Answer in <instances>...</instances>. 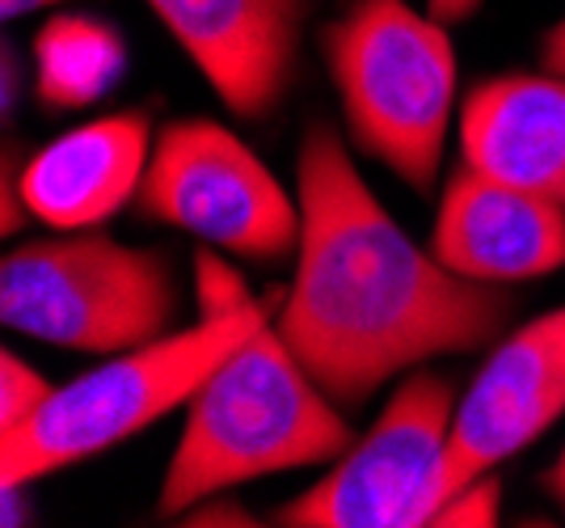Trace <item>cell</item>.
I'll list each match as a JSON object with an SVG mask.
<instances>
[{
  "instance_id": "12",
  "label": "cell",
  "mask_w": 565,
  "mask_h": 528,
  "mask_svg": "<svg viewBox=\"0 0 565 528\" xmlns=\"http://www.w3.org/2000/svg\"><path fill=\"white\" fill-rule=\"evenodd\" d=\"M460 161L565 208V76L477 81L460 106Z\"/></svg>"
},
{
  "instance_id": "19",
  "label": "cell",
  "mask_w": 565,
  "mask_h": 528,
  "mask_svg": "<svg viewBox=\"0 0 565 528\" xmlns=\"http://www.w3.org/2000/svg\"><path fill=\"white\" fill-rule=\"evenodd\" d=\"M541 68L565 76V18L557 25H548L541 39Z\"/></svg>"
},
{
  "instance_id": "16",
  "label": "cell",
  "mask_w": 565,
  "mask_h": 528,
  "mask_svg": "<svg viewBox=\"0 0 565 528\" xmlns=\"http://www.w3.org/2000/svg\"><path fill=\"white\" fill-rule=\"evenodd\" d=\"M502 516V482L494 474H481L469 486H460L456 495H448L439 507H430L426 525L435 528H490Z\"/></svg>"
},
{
  "instance_id": "17",
  "label": "cell",
  "mask_w": 565,
  "mask_h": 528,
  "mask_svg": "<svg viewBox=\"0 0 565 528\" xmlns=\"http://www.w3.org/2000/svg\"><path fill=\"white\" fill-rule=\"evenodd\" d=\"M178 525H258V520L245 507L224 504V495H212V499H203V504H194L190 511H182Z\"/></svg>"
},
{
  "instance_id": "14",
  "label": "cell",
  "mask_w": 565,
  "mask_h": 528,
  "mask_svg": "<svg viewBox=\"0 0 565 528\" xmlns=\"http://www.w3.org/2000/svg\"><path fill=\"white\" fill-rule=\"evenodd\" d=\"M51 393H55V384L34 363H25L18 351H4L0 356V435L30 423L51 402Z\"/></svg>"
},
{
  "instance_id": "6",
  "label": "cell",
  "mask_w": 565,
  "mask_h": 528,
  "mask_svg": "<svg viewBox=\"0 0 565 528\" xmlns=\"http://www.w3.org/2000/svg\"><path fill=\"white\" fill-rule=\"evenodd\" d=\"M136 208L143 220L262 266L287 263L300 250V199L215 119H173L157 131Z\"/></svg>"
},
{
  "instance_id": "18",
  "label": "cell",
  "mask_w": 565,
  "mask_h": 528,
  "mask_svg": "<svg viewBox=\"0 0 565 528\" xmlns=\"http://www.w3.org/2000/svg\"><path fill=\"white\" fill-rule=\"evenodd\" d=\"M22 199V182H18V169H13V148H4V233L13 237L22 229V217H30L25 208H18Z\"/></svg>"
},
{
  "instance_id": "5",
  "label": "cell",
  "mask_w": 565,
  "mask_h": 528,
  "mask_svg": "<svg viewBox=\"0 0 565 528\" xmlns=\"http://www.w3.org/2000/svg\"><path fill=\"white\" fill-rule=\"evenodd\" d=\"M182 309L173 258L97 229L13 245L0 258V317L9 330L64 351L118 356L169 335Z\"/></svg>"
},
{
  "instance_id": "7",
  "label": "cell",
  "mask_w": 565,
  "mask_h": 528,
  "mask_svg": "<svg viewBox=\"0 0 565 528\" xmlns=\"http://www.w3.org/2000/svg\"><path fill=\"white\" fill-rule=\"evenodd\" d=\"M456 389L414 368L388 393L380 419L330 465V474L275 511L287 528H414L426 525L448 453Z\"/></svg>"
},
{
  "instance_id": "21",
  "label": "cell",
  "mask_w": 565,
  "mask_h": 528,
  "mask_svg": "<svg viewBox=\"0 0 565 528\" xmlns=\"http://www.w3.org/2000/svg\"><path fill=\"white\" fill-rule=\"evenodd\" d=\"M0 94H4V115H13V97H18V55H13V43H4V51H0Z\"/></svg>"
},
{
  "instance_id": "10",
  "label": "cell",
  "mask_w": 565,
  "mask_h": 528,
  "mask_svg": "<svg viewBox=\"0 0 565 528\" xmlns=\"http://www.w3.org/2000/svg\"><path fill=\"white\" fill-rule=\"evenodd\" d=\"M430 254L477 284L541 279L565 266V208L460 161L439 194Z\"/></svg>"
},
{
  "instance_id": "20",
  "label": "cell",
  "mask_w": 565,
  "mask_h": 528,
  "mask_svg": "<svg viewBox=\"0 0 565 528\" xmlns=\"http://www.w3.org/2000/svg\"><path fill=\"white\" fill-rule=\"evenodd\" d=\"M481 4L486 0H426V13H435L444 25H456V22H469Z\"/></svg>"
},
{
  "instance_id": "11",
  "label": "cell",
  "mask_w": 565,
  "mask_h": 528,
  "mask_svg": "<svg viewBox=\"0 0 565 528\" xmlns=\"http://www.w3.org/2000/svg\"><path fill=\"white\" fill-rule=\"evenodd\" d=\"M152 140L157 131L143 110L72 127L18 169L22 208L55 233L102 229L127 203H136Z\"/></svg>"
},
{
  "instance_id": "3",
  "label": "cell",
  "mask_w": 565,
  "mask_h": 528,
  "mask_svg": "<svg viewBox=\"0 0 565 528\" xmlns=\"http://www.w3.org/2000/svg\"><path fill=\"white\" fill-rule=\"evenodd\" d=\"M279 305L282 292H270L266 300L254 296L245 309L199 317L186 330L102 356V363L76 381L55 384L51 402L30 423L0 435V486H34L47 474L94 461L166 419L169 410L186 406L245 338L275 321Z\"/></svg>"
},
{
  "instance_id": "1",
  "label": "cell",
  "mask_w": 565,
  "mask_h": 528,
  "mask_svg": "<svg viewBox=\"0 0 565 528\" xmlns=\"http://www.w3.org/2000/svg\"><path fill=\"white\" fill-rule=\"evenodd\" d=\"M296 199V279L275 326L342 410L439 356L486 351L507 330L519 305L511 284L465 279L409 241L326 119L305 127Z\"/></svg>"
},
{
  "instance_id": "4",
  "label": "cell",
  "mask_w": 565,
  "mask_h": 528,
  "mask_svg": "<svg viewBox=\"0 0 565 528\" xmlns=\"http://www.w3.org/2000/svg\"><path fill=\"white\" fill-rule=\"evenodd\" d=\"M351 148L430 194L456 115V47L409 0H351L317 30Z\"/></svg>"
},
{
  "instance_id": "15",
  "label": "cell",
  "mask_w": 565,
  "mask_h": 528,
  "mask_svg": "<svg viewBox=\"0 0 565 528\" xmlns=\"http://www.w3.org/2000/svg\"><path fill=\"white\" fill-rule=\"evenodd\" d=\"M254 296L245 288L241 271L228 263L224 250H199L194 254V305H199V317H220V313L245 309Z\"/></svg>"
},
{
  "instance_id": "23",
  "label": "cell",
  "mask_w": 565,
  "mask_h": 528,
  "mask_svg": "<svg viewBox=\"0 0 565 528\" xmlns=\"http://www.w3.org/2000/svg\"><path fill=\"white\" fill-rule=\"evenodd\" d=\"M60 4H68V0H0V13H4V22H18V18H25V13L60 9Z\"/></svg>"
},
{
  "instance_id": "8",
  "label": "cell",
  "mask_w": 565,
  "mask_h": 528,
  "mask_svg": "<svg viewBox=\"0 0 565 528\" xmlns=\"http://www.w3.org/2000/svg\"><path fill=\"white\" fill-rule=\"evenodd\" d=\"M565 414V305L523 321L498 342L465 389L430 507L494 474ZM430 516V511H426Z\"/></svg>"
},
{
  "instance_id": "9",
  "label": "cell",
  "mask_w": 565,
  "mask_h": 528,
  "mask_svg": "<svg viewBox=\"0 0 565 528\" xmlns=\"http://www.w3.org/2000/svg\"><path fill=\"white\" fill-rule=\"evenodd\" d=\"M317 0H148L236 119H270L300 73Z\"/></svg>"
},
{
  "instance_id": "13",
  "label": "cell",
  "mask_w": 565,
  "mask_h": 528,
  "mask_svg": "<svg viewBox=\"0 0 565 528\" xmlns=\"http://www.w3.org/2000/svg\"><path fill=\"white\" fill-rule=\"evenodd\" d=\"M127 73V43L94 13H55L34 34V102L47 115L85 110Z\"/></svg>"
},
{
  "instance_id": "2",
  "label": "cell",
  "mask_w": 565,
  "mask_h": 528,
  "mask_svg": "<svg viewBox=\"0 0 565 528\" xmlns=\"http://www.w3.org/2000/svg\"><path fill=\"white\" fill-rule=\"evenodd\" d=\"M354 427L308 377L279 326L266 321L215 368L186 402V423L169 456L157 516L178 520L194 504L287 469L333 465Z\"/></svg>"
},
{
  "instance_id": "22",
  "label": "cell",
  "mask_w": 565,
  "mask_h": 528,
  "mask_svg": "<svg viewBox=\"0 0 565 528\" xmlns=\"http://www.w3.org/2000/svg\"><path fill=\"white\" fill-rule=\"evenodd\" d=\"M541 486H544V495L565 511V448H562V456L541 474Z\"/></svg>"
}]
</instances>
